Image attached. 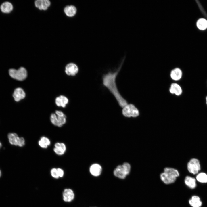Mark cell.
<instances>
[{
  "instance_id": "5b68a950",
  "label": "cell",
  "mask_w": 207,
  "mask_h": 207,
  "mask_svg": "<svg viewBox=\"0 0 207 207\" xmlns=\"http://www.w3.org/2000/svg\"><path fill=\"white\" fill-rule=\"evenodd\" d=\"M9 73L12 78L19 80H24L27 75V70L23 67H20L17 70L11 69L9 70Z\"/></svg>"
},
{
  "instance_id": "30bf717a",
  "label": "cell",
  "mask_w": 207,
  "mask_h": 207,
  "mask_svg": "<svg viewBox=\"0 0 207 207\" xmlns=\"http://www.w3.org/2000/svg\"><path fill=\"white\" fill-rule=\"evenodd\" d=\"M63 199L66 202H70L72 200L74 196L73 191L70 189H65L63 193Z\"/></svg>"
},
{
  "instance_id": "ba28073f",
  "label": "cell",
  "mask_w": 207,
  "mask_h": 207,
  "mask_svg": "<svg viewBox=\"0 0 207 207\" xmlns=\"http://www.w3.org/2000/svg\"><path fill=\"white\" fill-rule=\"evenodd\" d=\"M65 71L67 75L74 76L78 73V68L76 64L73 63H70L66 66Z\"/></svg>"
},
{
  "instance_id": "603a6c76",
  "label": "cell",
  "mask_w": 207,
  "mask_h": 207,
  "mask_svg": "<svg viewBox=\"0 0 207 207\" xmlns=\"http://www.w3.org/2000/svg\"><path fill=\"white\" fill-rule=\"evenodd\" d=\"M50 120L51 123L54 125L59 127V124L57 115L54 113L51 115Z\"/></svg>"
},
{
  "instance_id": "4dcf8cb0",
  "label": "cell",
  "mask_w": 207,
  "mask_h": 207,
  "mask_svg": "<svg viewBox=\"0 0 207 207\" xmlns=\"http://www.w3.org/2000/svg\"><path fill=\"white\" fill-rule=\"evenodd\" d=\"M206 83H207V82H206Z\"/></svg>"
},
{
  "instance_id": "7402d4cb",
  "label": "cell",
  "mask_w": 207,
  "mask_h": 207,
  "mask_svg": "<svg viewBox=\"0 0 207 207\" xmlns=\"http://www.w3.org/2000/svg\"><path fill=\"white\" fill-rule=\"evenodd\" d=\"M196 179L199 182L202 183H207V174L204 172H201L197 174Z\"/></svg>"
},
{
  "instance_id": "2e32d148",
  "label": "cell",
  "mask_w": 207,
  "mask_h": 207,
  "mask_svg": "<svg viewBox=\"0 0 207 207\" xmlns=\"http://www.w3.org/2000/svg\"><path fill=\"white\" fill-rule=\"evenodd\" d=\"M90 171L93 175L97 176L101 174L102 171V168L99 164H94L91 166Z\"/></svg>"
},
{
  "instance_id": "5bb4252c",
  "label": "cell",
  "mask_w": 207,
  "mask_h": 207,
  "mask_svg": "<svg viewBox=\"0 0 207 207\" xmlns=\"http://www.w3.org/2000/svg\"><path fill=\"white\" fill-rule=\"evenodd\" d=\"M55 147L53 150L58 155L64 154L66 150V145L63 143H57L55 145Z\"/></svg>"
},
{
  "instance_id": "6da1fadb",
  "label": "cell",
  "mask_w": 207,
  "mask_h": 207,
  "mask_svg": "<svg viewBox=\"0 0 207 207\" xmlns=\"http://www.w3.org/2000/svg\"><path fill=\"white\" fill-rule=\"evenodd\" d=\"M121 67V65L114 72H109L103 75L102 77L103 83L113 95L119 105L124 107L128 103L127 101L121 95L118 89L116 83V77Z\"/></svg>"
},
{
  "instance_id": "3957f363",
  "label": "cell",
  "mask_w": 207,
  "mask_h": 207,
  "mask_svg": "<svg viewBox=\"0 0 207 207\" xmlns=\"http://www.w3.org/2000/svg\"><path fill=\"white\" fill-rule=\"evenodd\" d=\"M131 168L129 163L124 162L122 165H118L115 168L114 171V175L119 178L124 179L129 174Z\"/></svg>"
},
{
  "instance_id": "484cf974",
  "label": "cell",
  "mask_w": 207,
  "mask_h": 207,
  "mask_svg": "<svg viewBox=\"0 0 207 207\" xmlns=\"http://www.w3.org/2000/svg\"><path fill=\"white\" fill-rule=\"evenodd\" d=\"M38 143L39 145L41 147L43 148H46L48 146L46 144L41 140L39 141Z\"/></svg>"
},
{
  "instance_id": "cb8c5ba5",
  "label": "cell",
  "mask_w": 207,
  "mask_h": 207,
  "mask_svg": "<svg viewBox=\"0 0 207 207\" xmlns=\"http://www.w3.org/2000/svg\"><path fill=\"white\" fill-rule=\"evenodd\" d=\"M51 173L53 177L56 179H57L59 177L57 173V169L55 168H52L51 170Z\"/></svg>"
},
{
  "instance_id": "7a4b0ae2",
  "label": "cell",
  "mask_w": 207,
  "mask_h": 207,
  "mask_svg": "<svg viewBox=\"0 0 207 207\" xmlns=\"http://www.w3.org/2000/svg\"><path fill=\"white\" fill-rule=\"evenodd\" d=\"M179 175V172L177 169L172 167H166L160 173V178L164 183L170 184L175 182Z\"/></svg>"
},
{
  "instance_id": "277c9868",
  "label": "cell",
  "mask_w": 207,
  "mask_h": 207,
  "mask_svg": "<svg viewBox=\"0 0 207 207\" xmlns=\"http://www.w3.org/2000/svg\"><path fill=\"white\" fill-rule=\"evenodd\" d=\"M122 113L124 116L128 118L137 117L139 115L138 109L133 104L131 103L128 104L123 107Z\"/></svg>"
},
{
  "instance_id": "83f0119b",
  "label": "cell",
  "mask_w": 207,
  "mask_h": 207,
  "mask_svg": "<svg viewBox=\"0 0 207 207\" xmlns=\"http://www.w3.org/2000/svg\"><path fill=\"white\" fill-rule=\"evenodd\" d=\"M205 102L207 106V95L205 97Z\"/></svg>"
},
{
  "instance_id": "7c38bea8",
  "label": "cell",
  "mask_w": 207,
  "mask_h": 207,
  "mask_svg": "<svg viewBox=\"0 0 207 207\" xmlns=\"http://www.w3.org/2000/svg\"><path fill=\"white\" fill-rule=\"evenodd\" d=\"M169 91L172 94H174L177 96L181 95L183 90L180 86L176 83H172L169 89Z\"/></svg>"
},
{
  "instance_id": "4316f807",
  "label": "cell",
  "mask_w": 207,
  "mask_h": 207,
  "mask_svg": "<svg viewBox=\"0 0 207 207\" xmlns=\"http://www.w3.org/2000/svg\"><path fill=\"white\" fill-rule=\"evenodd\" d=\"M57 170L59 177H63L64 175V172L63 170L60 168H57Z\"/></svg>"
},
{
  "instance_id": "9c48e42d",
  "label": "cell",
  "mask_w": 207,
  "mask_h": 207,
  "mask_svg": "<svg viewBox=\"0 0 207 207\" xmlns=\"http://www.w3.org/2000/svg\"><path fill=\"white\" fill-rule=\"evenodd\" d=\"M51 5V2L48 0H37L35 1L36 7L40 10H47Z\"/></svg>"
},
{
  "instance_id": "e0dca14e",
  "label": "cell",
  "mask_w": 207,
  "mask_h": 207,
  "mask_svg": "<svg viewBox=\"0 0 207 207\" xmlns=\"http://www.w3.org/2000/svg\"><path fill=\"white\" fill-rule=\"evenodd\" d=\"M189 203L192 207H200L202 203L199 197L197 195H193L189 200Z\"/></svg>"
},
{
  "instance_id": "f1b7e54d",
  "label": "cell",
  "mask_w": 207,
  "mask_h": 207,
  "mask_svg": "<svg viewBox=\"0 0 207 207\" xmlns=\"http://www.w3.org/2000/svg\"><path fill=\"white\" fill-rule=\"evenodd\" d=\"M1 146H2V144H1V142H0V148L1 147Z\"/></svg>"
},
{
  "instance_id": "9a60e30c",
  "label": "cell",
  "mask_w": 207,
  "mask_h": 207,
  "mask_svg": "<svg viewBox=\"0 0 207 207\" xmlns=\"http://www.w3.org/2000/svg\"><path fill=\"white\" fill-rule=\"evenodd\" d=\"M185 184L189 188L193 189L196 186V179L190 176H186L184 179Z\"/></svg>"
},
{
  "instance_id": "ac0fdd59",
  "label": "cell",
  "mask_w": 207,
  "mask_h": 207,
  "mask_svg": "<svg viewBox=\"0 0 207 207\" xmlns=\"http://www.w3.org/2000/svg\"><path fill=\"white\" fill-rule=\"evenodd\" d=\"M64 11L67 16L72 17L76 14L77 9L76 7L74 5H68L64 8Z\"/></svg>"
},
{
  "instance_id": "44dd1931",
  "label": "cell",
  "mask_w": 207,
  "mask_h": 207,
  "mask_svg": "<svg viewBox=\"0 0 207 207\" xmlns=\"http://www.w3.org/2000/svg\"><path fill=\"white\" fill-rule=\"evenodd\" d=\"M196 25L199 29L205 30L207 28V20L204 18H200L197 21Z\"/></svg>"
},
{
  "instance_id": "d4e9b609",
  "label": "cell",
  "mask_w": 207,
  "mask_h": 207,
  "mask_svg": "<svg viewBox=\"0 0 207 207\" xmlns=\"http://www.w3.org/2000/svg\"><path fill=\"white\" fill-rule=\"evenodd\" d=\"M41 140L43 141L45 144H46L48 146L50 145L51 142L47 138L45 137H42L41 138Z\"/></svg>"
},
{
  "instance_id": "8992f818",
  "label": "cell",
  "mask_w": 207,
  "mask_h": 207,
  "mask_svg": "<svg viewBox=\"0 0 207 207\" xmlns=\"http://www.w3.org/2000/svg\"><path fill=\"white\" fill-rule=\"evenodd\" d=\"M187 167L188 172L193 175L198 174L201 168L200 161L195 158L191 159L187 163Z\"/></svg>"
},
{
  "instance_id": "d6986e66",
  "label": "cell",
  "mask_w": 207,
  "mask_h": 207,
  "mask_svg": "<svg viewBox=\"0 0 207 207\" xmlns=\"http://www.w3.org/2000/svg\"><path fill=\"white\" fill-rule=\"evenodd\" d=\"M0 9L3 12L8 13L10 12L13 10V6L11 3L5 2H3L1 5Z\"/></svg>"
},
{
  "instance_id": "8fae6325",
  "label": "cell",
  "mask_w": 207,
  "mask_h": 207,
  "mask_svg": "<svg viewBox=\"0 0 207 207\" xmlns=\"http://www.w3.org/2000/svg\"><path fill=\"white\" fill-rule=\"evenodd\" d=\"M13 96L15 100L18 101L25 97V93L22 89L18 88L14 90Z\"/></svg>"
},
{
  "instance_id": "ffe728a7",
  "label": "cell",
  "mask_w": 207,
  "mask_h": 207,
  "mask_svg": "<svg viewBox=\"0 0 207 207\" xmlns=\"http://www.w3.org/2000/svg\"><path fill=\"white\" fill-rule=\"evenodd\" d=\"M68 100L66 97L61 95L57 97L55 99V103L58 106L65 107L68 103Z\"/></svg>"
},
{
  "instance_id": "4fadbf2b",
  "label": "cell",
  "mask_w": 207,
  "mask_h": 207,
  "mask_svg": "<svg viewBox=\"0 0 207 207\" xmlns=\"http://www.w3.org/2000/svg\"><path fill=\"white\" fill-rule=\"evenodd\" d=\"M170 76L171 78L174 80H179L182 78V71L180 68H175L171 71Z\"/></svg>"
},
{
  "instance_id": "f546056e",
  "label": "cell",
  "mask_w": 207,
  "mask_h": 207,
  "mask_svg": "<svg viewBox=\"0 0 207 207\" xmlns=\"http://www.w3.org/2000/svg\"><path fill=\"white\" fill-rule=\"evenodd\" d=\"M1 171H0V177L1 176Z\"/></svg>"
},
{
  "instance_id": "52a82bcc",
  "label": "cell",
  "mask_w": 207,
  "mask_h": 207,
  "mask_svg": "<svg viewBox=\"0 0 207 207\" xmlns=\"http://www.w3.org/2000/svg\"><path fill=\"white\" fill-rule=\"evenodd\" d=\"M8 137L10 143L12 145L22 147L25 144L24 138L19 137L16 133H9L8 135Z\"/></svg>"
}]
</instances>
